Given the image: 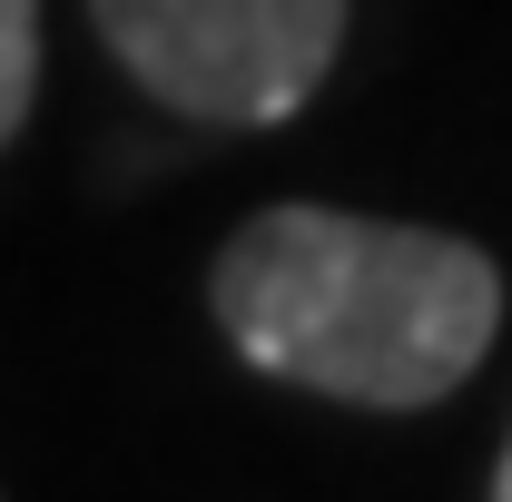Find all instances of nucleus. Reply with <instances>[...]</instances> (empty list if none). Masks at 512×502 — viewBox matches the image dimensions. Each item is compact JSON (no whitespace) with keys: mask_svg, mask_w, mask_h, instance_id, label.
<instances>
[{"mask_svg":"<svg viewBox=\"0 0 512 502\" xmlns=\"http://www.w3.org/2000/svg\"><path fill=\"white\" fill-rule=\"evenodd\" d=\"M217 325L256 375L414 414L483 365L503 276L473 237L345 207H266L217 256Z\"/></svg>","mask_w":512,"mask_h":502,"instance_id":"obj_1","label":"nucleus"},{"mask_svg":"<svg viewBox=\"0 0 512 502\" xmlns=\"http://www.w3.org/2000/svg\"><path fill=\"white\" fill-rule=\"evenodd\" d=\"M119 69L207 128H276L316 99L345 0H89Z\"/></svg>","mask_w":512,"mask_h":502,"instance_id":"obj_2","label":"nucleus"},{"mask_svg":"<svg viewBox=\"0 0 512 502\" xmlns=\"http://www.w3.org/2000/svg\"><path fill=\"white\" fill-rule=\"evenodd\" d=\"M40 99V0H0V148Z\"/></svg>","mask_w":512,"mask_h":502,"instance_id":"obj_3","label":"nucleus"},{"mask_svg":"<svg viewBox=\"0 0 512 502\" xmlns=\"http://www.w3.org/2000/svg\"><path fill=\"white\" fill-rule=\"evenodd\" d=\"M493 493H503V502H512V443H503V463H493Z\"/></svg>","mask_w":512,"mask_h":502,"instance_id":"obj_4","label":"nucleus"}]
</instances>
